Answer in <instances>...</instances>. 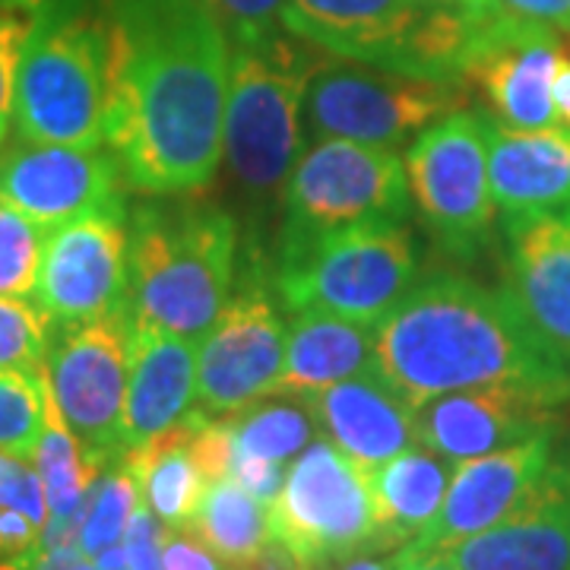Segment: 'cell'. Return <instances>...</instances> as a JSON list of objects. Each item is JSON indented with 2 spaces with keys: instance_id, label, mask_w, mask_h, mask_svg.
Instances as JSON below:
<instances>
[{
  "instance_id": "1",
  "label": "cell",
  "mask_w": 570,
  "mask_h": 570,
  "mask_svg": "<svg viewBox=\"0 0 570 570\" xmlns=\"http://www.w3.org/2000/svg\"><path fill=\"white\" fill-rule=\"evenodd\" d=\"M232 45L204 0H111L105 146L146 197L200 194L223 159Z\"/></svg>"
},
{
  "instance_id": "2",
  "label": "cell",
  "mask_w": 570,
  "mask_h": 570,
  "mask_svg": "<svg viewBox=\"0 0 570 570\" xmlns=\"http://www.w3.org/2000/svg\"><path fill=\"white\" fill-rule=\"evenodd\" d=\"M377 374L409 406L475 387L539 390L570 400V355L510 298L456 273L415 283L371 326Z\"/></svg>"
},
{
  "instance_id": "3",
  "label": "cell",
  "mask_w": 570,
  "mask_h": 570,
  "mask_svg": "<svg viewBox=\"0 0 570 570\" xmlns=\"http://www.w3.org/2000/svg\"><path fill=\"white\" fill-rule=\"evenodd\" d=\"M238 225L197 194L130 206L127 298L130 324L200 340L235 288Z\"/></svg>"
},
{
  "instance_id": "4",
  "label": "cell",
  "mask_w": 570,
  "mask_h": 570,
  "mask_svg": "<svg viewBox=\"0 0 570 570\" xmlns=\"http://www.w3.org/2000/svg\"><path fill=\"white\" fill-rule=\"evenodd\" d=\"M491 13L431 0H285L283 29L343 61L425 80H466Z\"/></svg>"
},
{
  "instance_id": "5",
  "label": "cell",
  "mask_w": 570,
  "mask_h": 570,
  "mask_svg": "<svg viewBox=\"0 0 570 570\" xmlns=\"http://www.w3.org/2000/svg\"><path fill=\"white\" fill-rule=\"evenodd\" d=\"M111 0H41L17 77V137L105 146Z\"/></svg>"
},
{
  "instance_id": "6",
  "label": "cell",
  "mask_w": 570,
  "mask_h": 570,
  "mask_svg": "<svg viewBox=\"0 0 570 570\" xmlns=\"http://www.w3.org/2000/svg\"><path fill=\"white\" fill-rule=\"evenodd\" d=\"M269 279L292 314H330L374 326L419 283V245L406 223L279 238Z\"/></svg>"
},
{
  "instance_id": "7",
  "label": "cell",
  "mask_w": 570,
  "mask_h": 570,
  "mask_svg": "<svg viewBox=\"0 0 570 570\" xmlns=\"http://www.w3.org/2000/svg\"><path fill=\"white\" fill-rule=\"evenodd\" d=\"M307 41L276 32L257 45H232L223 146L235 181L250 194H273L302 159V108L307 82L324 63ZM330 58V55H326Z\"/></svg>"
},
{
  "instance_id": "8",
  "label": "cell",
  "mask_w": 570,
  "mask_h": 570,
  "mask_svg": "<svg viewBox=\"0 0 570 570\" xmlns=\"http://www.w3.org/2000/svg\"><path fill=\"white\" fill-rule=\"evenodd\" d=\"M273 542L302 568L333 570L348 558L393 549L371 489V469L330 441H311L269 504Z\"/></svg>"
},
{
  "instance_id": "9",
  "label": "cell",
  "mask_w": 570,
  "mask_h": 570,
  "mask_svg": "<svg viewBox=\"0 0 570 570\" xmlns=\"http://www.w3.org/2000/svg\"><path fill=\"white\" fill-rule=\"evenodd\" d=\"M279 238H314L352 225L406 223V163L393 146L321 137L295 163L283 187Z\"/></svg>"
},
{
  "instance_id": "10",
  "label": "cell",
  "mask_w": 570,
  "mask_h": 570,
  "mask_svg": "<svg viewBox=\"0 0 570 570\" xmlns=\"http://www.w3.org/2000/svg\"><path fill=\"white\" fill-rule=\"evenodd\" d=\"M466 80H425L381 67H352L330 55L307 82L305 115L314 134L396 146L460 111Z\"/></svg>"
},
{
  "instance_id": "11",
  "label": "cell",
  "mask_w": 570,
  "mask_h": 570,
  "mask_svg": "<svg viewBox=\"0 0 570 570\" xmlns=\"http://www.w3.org/2000/svg\"><path fill=\"white\" fill-rule=\"evenodd\" d=\"M409 194L434 242L469 261L489 245L494 197L489 181L485 115L453 111L419 134L403 156Z\"/></svg>"
},
{
  "instance_id": "12",
  "label": "cell",
  "mask_w": 570,
  "mask_h": 570,
  "mask_svg": "<svg viewBox=\"0 0 570 570\" xmlns=\"http://www.w3.org/2000/svg\"><path fill=\"white\" fill-rule=\"evenodd\" d=\"M41 371L86 463L99 469L124 456L121 425L130 381L127 311L86 324L51 326Z\"/></svg>"
},
{
  "instance_id": "13",
  "label": "cell",
  "mask_w": 570,
  "mask_h": 570,
  "mask_svg": "<svg viewBox=\"0 0 570 570\" xmlns=\"http://www.w3.org/2000/svg\"><path fill=\"white\" fill-rule=\"evenodd\" d=\"M238 285L197 346V409L209 419L273 396L283 374L285 321L273 302V279L261 264H247Z\"/></svg>"
},
{
  "instance_id": "14",
  "label": "cell",
  "mask_w": 570,
  "mask_h": 570,
  "mask_svg": "<svg viewBox=\"0 0 570 570\" xmlns=\"http://www.w3.org/2000/svg\"><path fill=\"white\" fill-rule=\"evenodd\" d=\"M130 206L127 197L48 232L32 302L51 326H73L124 311Z\"/></svg>"
},
{
  "instance_id": "15",
  "label": "cell",
  "mask_w": 570,
  "mask_h": 570,
  "mask_svg": "<svg viewBox=\"0 0 570 570\" xmlns=\"http://www.w3.org/2000/svg\"><path fill=\"white\" fill-rule=\"evenodd\" d=\"M118 197L124 175L108 146L0 142V200L48 232Z\"/></svg>"
},
{
  "instance_id": "16",
  "label": "cell",
  "mask_w": 570,
  "mask_h": 570,
  "mask_svg": "<svg viewBox=\"0 0 570 570\" xmlns=\"http://www.w3.org/2000/svg\"><path fill=\"white\" fill-rule=\"evenodd\" d=\"M561 29L517 20L494 10L466 80L482 86L498 121L513 127L558 124L554 82L568 63Z\"/></svg>"
},
{
  "instance_id": "17",
  "label": "cell",
  "mask_w": 570,
  "mask_h": 570,
  "mask_svg": "<svg viewBox=\"0 0 570 570\" xmlns=\"http://www.w3.org/2000/svg\"><path fill=\"white\" fill-rule=\"evenodd\" d=\"M551 448L554 431H542L530 441L456 463L438 517L406 546L434 549L504 523L549 479Z\"/></svg>"
},
{
  "instance_id": "18",
  "label": "cell",
  "mask_w": 570,
  "mask_h": 570,
  "mask_svg": "<svg viewBox=\"0 0 570 570\" xmlns=\"http://www.w3.org/2000/svg\"><path fill=\"white\" fill-rule=\"evenodd\" d=\"M558 406V400L539 390H456L415 409V441L450 463H463L530 441L542 431H554Z\"/></svg>"
},
{
  "instance_id": "19",
  "label": "cell",
  "mask_w": 570,
  "mask_h": 570,
  "mask_svg": "<svg viewBox=\"0 0 570 570\" xmlns=\"http://www.w3.org/2000/svg\"><path fill=\"white\" fill-rule=\"evenodd\" d=\"M406 549L453 570H570L568 466L554 463L539 491L504 523L448 546Z\"/></svg>"
},
{
  "instance_id": "20",
  "label": "cell",
  "mask_w": 570,
  "mask_h": 570,
  "mask_svg": "<svg viewBox=\"0 0 570 570\" xmlns=\"http://www.w3.org/2000/svg\"><path fill=\"white\" fill-rule=\"evenodd\" d=\"M197 409V340L159 326L130 324V381L121 444L134 450Z\"/></svg>"
},
{
  "instance_id": "21",
  "label": "cell",
  "mask_w": 570,
  "mask_h": 570,
  "mask_svg": "<svg viewBox=\"0 0 570 570\" xmlns=\"http://www.w3.org/2000/svg\"><path fill=\"white\" fill-rule=\"evenodd\" d=\"M489 181L501 219L570 209L568 127H513L485 118Z\"/></svg>"
},
{
  "instance_id": "22",
  "label": "cell",
  "mask_w": 570,
  "mask_h": 570,
  "mask_svg": "<svg viewBox=\"0 0 570 570\" xmlns=\"http://www.w3.org/2000/svg\"><path fill=\"white\" fill-rule=\"evenodd\" d=\"M317 431L365 469L384 466L403 450L419 448L415 409L381 374L348 377L302 396Z\"/></svg>"
},
{
  "instance_id": "23",
  "label": "cell",
  "mask_w": 570,
  "mask_h": 570,
  "mask_svg": "<svg viewBox=\"0 0 570 570\" xmlns=\"http://www.w3.org/2000/svg\"><path fill=\"white\" fill-rule=\"evenodd\" d=\"M504 235L510 298L570 355V209L504 219Z\"/></svg>"
},
{
  "instance_id": "24",
  "label": "cell",
  "mask_w": 570,
  "mask_h": 570,
  "mask_svg": "<svg viewBox=\"0 0 570 570\" xmlns=\"http://www.w3.org/2000/svg\"><path fill=\"white\" fill-rule=\"evenodd\" d=\"M365 374H377L371 326L330 314H292L285 324L283 374L273 396L302 400Z\"/></svg>"
},
{
  "instance_id": "25",
  "label": "cell",
  "mask_w": 570,
  "mask_h": 570,
  "mask_svg": "<svg viewBox=\"0 0 570 570\" xmlns=\"http://www.w3.org/2000/svg\"><path fill=\"white\" fill-rule=\"evenodd\" d=\"M194 425H197V409L181 425L146 441L140 448L124 450V466L130 469L137 482L140 504L163 520L165 530H187L204 498L206 475L194 453Z\"/></svg>"
},
{
  "instance_id": "26",
  "label": "cell",
  "mask_w": 570,
  "mask_h": 570,
  "mask_svg": "<svg viewBox=\"0 0 570 570\" xmlns=\"http://www.w3.org/2000/svg\"><path fill=\"white\" fill-rule=\"evenodd\" d=\"M453 466L456 463L431 450L409 448L400 456L387 460L384 466L371 469L374 501L393 549H403L438 517Z\"/></svg>"
},
{
  "instance_id": "27",
  "label": "cell",
  "mask_w": 570,
  "mask_h": 570,
  "mask_svg": "<svg viewBox=\"0 0 570 570\" xmlns=\"http://www.w3.org/2000/svg\"><path fill=\"white\" fill-rule=\"evenodd\" d=\"M184 532L197 535L228 568H242L273 546L269 504L228 479H213Z\"/></svg>"
},
{
  "instance_id": "28",
  "label": "cell",
  "mask_w": 570,
  "mask_h": 570,
  "mask_svg": "<svg viewBox=\"0 0 570 570\" xmlns=\"http://www.w3.org/2000/svg\"><path fill=\"white\" fill-rule=\"evenodd\" d=\"M225 419L242 448L273 463H292L317 434V425L298 396H266Z\"/></svg>"
},
{
  "instance_id": "29",
  "label": "cell",
  "mask_w": 570,
  "mask_h": 570,
  "mask_svg": "<svg viewBox=\"0 0 570 570\" xmlns=\"http://www.w3.org/2000/svg\"><path fill=\"white\" fill-rule=\"evenodd\" d=\"M137 508H140V491L130 469L124 466V456L96 469L86 491L80 535H77L82 554L96 558L99 551L118 546Z\"/></svg>"
},
{
  "instance_id": "30",
  "label": "cell",
  "mask_w": 570,
  "mask_h": 570,
  "mask_svg": "<svg viewBox=\"0 0 570 570\" xmlns=\"http://www.w3.org/2000/svg\"><path fill=\"white\" fill-rule=\"evenodd\" d=\"M45 428V387L39 371L0 367V453L32 460Z\"/></svg>"
},
{
  "instance_id": "31",
  "label": "cell",
  "mask_w": 570,
  "mask_h": 570,
  "mask_svg": "<svg viewBox=\"0 0 570 570\" xmlns=\"http://www.w3.org/2000/svg\"><path fill=\"white\" fill-rule=\"evenodd\" d=\"M48 228L0 200V298H29L39 279Z\"/></svg>"
},
{
  "instance_id": "32",
  "label": "cell",
  "mask_w": 570,
  "mask_h": 570,
  "mask_svg": "<svg viewBox=\"0 0 570 570\" xmlns=\"http://www.w3.org/2000/svg\"><path fill=\"white\" fill-rule=\"evenodd\" d=\"M51 340V321L29 298H0V367L39 371Z\"/></svg>"
},
{
  "instance_id": "33",
  "label": "cell",
  "mask_w": 570,
  "mask_h": 570,
  "mask_svg": "<svg viewBox=\"0 0 570 570\" xmlns=\"http://www.w3.org/2000/svg\"><path fill=\"white\" fill-rule=\"evenodd\" d=\"M41 0H0V142H7L17 108V77Z\"/></svg>"
},
{
  "instance_id": "34",
  "label": "cell",
  "mask_w": 570,
  "mask_h": 570,
  "mask_svg": "<svg viewBox=\"0 0 570 570\" xmlns=\"http://www.w3.org/2000/svg\"><path fill=\"white\" fill-rule=\"evenodd\" d=\"M0 508L20 510L39 530L48 527L51 510H48L45 485L32 460L17 456V453H0Z\"/></svg>"
},
{
  "instance_id": "35",
  "label": "cell",
  "mask_w": 570,
  "mask_h": 570,
  "mask_svg": "<svg viewBox=\"0 0 570 570\" xmlns=\"http://www.w3.org/2000/svg\"><path fill=\"white\" fill-rule=\"evenodd\" d=\"M219 17L232 45H257L276 36L285 0H204Z\"/></svg>"
},
{
  "instance_id": "36",
  "label": "cell",
  "mask_w": 570,
  "mask_h": 570,
  "mask_svg": "<svg viewBox=\"0 0 570 570\" xmlns=\"http://www.w3.org/2000/svg\"><path fill=\"white\" fill-rule=\"evenodd\" d=\"M165 523L149 508H137L127 530H124L121 546L127 551L130 570H165L163 568V546H165Z\"/></svg>"
},
{
  "instance_id": "37",
  "label": "cell",
  "mask_w": 570,
  "mask_h": 570,
  "mask_svg": "<svg viewBox=\"0 0 570 570\" xmlns=\"http://www.w3.org/2000/svg\"><path fill=\"white\" fill-rule=\"evenodd\" d=\"M165 570H232L223 558H216L204 542L190 532H165L163 546Z\"/></svg>"
},
{
  "instance_id": "38",
  "label": "cell",
  "mask_w": 570,
  "mask_h": 570,
  "mask_svg": "<svg viewBox=\"0 0 570 570\" xmlns=\"http://www.w3.org/2000/svg\"><path fill=\"white\" fill-rule=\"evenodd\" d=\"M41 551V530L20 510L0 508V561L36 558Z\"/></svg>"
},
{
  "instance_id": "39",
  "label": "cell",
  "mask_w": 570,
  "mask_h": 570,
  "mask_svg": "<svg viewBox=\"0 0 570 570\" xmlns=\"http://www.w3.org/2000/svg\"><path fill=\"white\" fill-rule=\"evenodd\" d=\"M494 10L517 20L570 32V0H494Z\"/></svg>"
},
{
  "instance_id": "40",
  "label": "cell",
  "mask_w": 570,
  "mask_h": 570,
  "mask_svg": "<svg viewBox=\"0 0 570 570\" xmlns=\"http://www.w3.org/2000/svg\"><path fill=\"white\" fill-rule=\"evenodd\" d=\"M232 570H307V568H302L288 551L279 549V546L273 542L261 558H254L250 564H242V568H232Z\"/></svg>"
},
{
  "instance_id": "41",
  "label": "cell",
  "mask_w": 570,
  "mask_h": 570,
  "mask_svg": "<svg viewBox=\"0 0 570 570\" xmlns=\"http://www.w3.org/2000/svg\"><path fill=\"white\" fill-rule=\"evenodd\" d=\"M390 568L393 570H453L448 564H434V561H428L422 554H415L412 549H396L393 551V558H390Z\"/></svg>"
},
{
  "instance_id": "42",
  "label": "cell",
  "mask_w": 570,
  "mask_h": 570,
  "mask_svg": "<svg viewBox=\"0 0 570 570\" xmlns=\"http://www.w3.org/2000/svg\"><path fill=\"white\" fill-rule=\"evenodd\" d=\"M554 105H558V118L570 127V61L564 63V70L554 82Z\"/></svg>"
},
{
  "instance_id": "43",
  "label": "cell",
  "mask_w": 570,
  "mask_h": 570,
  "mask_svg": "<svg viewBox=\"0 0 570 570\" xmlns=\"http://www.w3.org/2000/svg\"><path fill=\"white\" fill-rule=\"evenodd\" d=\"M333 570H393V568H390V561H377V558H371V554H362V558H348V561L336 564Z\"/></svg>"
},
{
  "instance_id": "44",
  "label": "cell",
  "mask_w": 570,
  "mask_h": 570,
  "mask_svg": "<svg viewBox=\"0 0 570 570\" xmlns=\"http://www.w3.org/2000/svg\"><path fill=\"white\" fill-rule=\"evenodd\" d=\"M431 3H444V7H460V10H494V0H431Z\"/></svg>"
},
{
  "instance_id": "45",
  "label": "cell",
  "mask_w": 570,
  "mask_h": 570,
  "mask_svg": "<svg viewBox=\"0 0 570 570\" xmlns=\"http://www.w3.org/2000/svg\"><path fill=\"white\" fill-rule=\"evenodd\" d=\"M36 558H10V561H0V570H32Z\"/></svg>"
},
{
  "instance_id": "46",
  "label": "cell",
  "mask_w": 570,
  "mask_h": 570,
  "mask_svg": "<svg viewBox=\"0 0 570 570\" xmlns=\"http://www.w3.org/2000/svg\"><path fill=\"white\" fill-rule=\"evenodd\" d=\"M568 489H570V466H568Z\"/></svg>"
}]
</instances>
